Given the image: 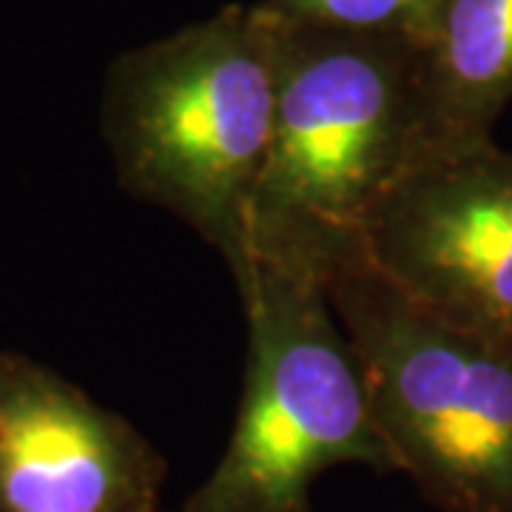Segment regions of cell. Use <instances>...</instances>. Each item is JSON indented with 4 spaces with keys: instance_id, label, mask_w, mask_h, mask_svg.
<instances>
[{
    "instance_id": "6da1fadb",
    "label": "cell",
    "mask_w": 512,
    "mask_h": 512,
    "mask_svg": "<svg viewBox=\"0 0 512 512\" xmlns=\"http://www.w3.org/2000/svg\"><path fill=\"white\" fill-rule=\"evenodd\" d=\"M279 26L274 131L251 200L242 271L268 265L328 288L365 262L370 217L419 157V46Z\"/></svg>"
},
{
    "instance_id": "5b68a950",
    "label": "cell",
    "mask_w": 512,
    "mask_h": 512,
    "mask_svg": "<svg viewBox=\"0 0 512 512\" xmlns=\"http://www.w3.org/2000/svg\"><path fill=\"white\" fill-rule=\"evenodd\" d=\"M365 254L427 311L512 348V151L484 140L416 160L370 217Z\"/></svg>"
},
{
    "instance_id": "3957f363",
    "label": "cell",
    "mask_w": 512,
    "mask_h": 512,
    "mask_svg": "<svg viewBox=\"0 0 512 512\" xmlns=\"http://www.w3.org/2000/svg\"><path fill=\"white\" fill-rule=\"evenodd\" d=\"M328 302L396 473L439 512H512V348L427 311L359 262Z\"/></svg>"
},
{
    "instance_id": "52a82bcc",
    "label": "cell",
    "mask_w": 512,
    "mask_h": 512,
    "mask_svg": "<svg viewBox=\"0 0 512 512\" xmlns=\"http://www.w3.org/2000/svg\"><path fill=\"white\" fill-rule=\"evenodd\" d=\"M512 100V0H441L419 49V157L493 140Z\"/></svg>"
},
{
    "instance_id": "8992f818",
    "label": "cell",
    "mask_w": 512,
    "mask_h": 512,
    "mask_svg": "<svg viewBox=\"0 0 512 512\" xmlns=\"http://www.w3.org/2000/svg\"><path fill=\"white\" fill-rule=\"evenodd\" d=\"M168 464L120 413L0 350V512H163Z\"/></svg>"
},
{
    "instance_id": "ba28073f",
    "label": "cell",
    "mask_w": 512,
    "mask_h": 512,
    "mask_svg": "<svg viewBox=\"0 0 512 512\" xmlns=\"http://www.w3.org/2000/svg\"><path fill=\"white\" fill-rule=\"evenodd\" d=\"M262 6L285 23L402 37L421 49L441 0H262Z\"/></svg>"
},
{
    "instance_id": "7a4b0ae2",
    "label": "cell",
    "mask_w": 512,
    "mask_h": 512,
    "mask_svg": "<svg viewBox=\"0 0 512 512\" xmlns=\"http://www.w3.org/2000/svg\"><path fill=\"white\" fill-rule=\"evenodd\" d=\"M279 18L225 6L114 60L103 137L117 183L183 220L225 259L248 262L251 200L271 146Z\"/></svg>"
},
{
    "instance_id": "277c9868",
    "label": "cell",
    "mask_w": 512,
    "mask_h": 512,
    "mask_svg": "<svg viewBox=\"0 0 512 512\" xmlns=\"http://www.w3.org/2000/svg\"><path fill=\"white\" fill-rule=\"evenodd\" d=\"M234 282L248 325L239 413L180 512H311L313 481L333 467L396 473L328 288L268 265Z\"/></svg>"
}]
</instances>
